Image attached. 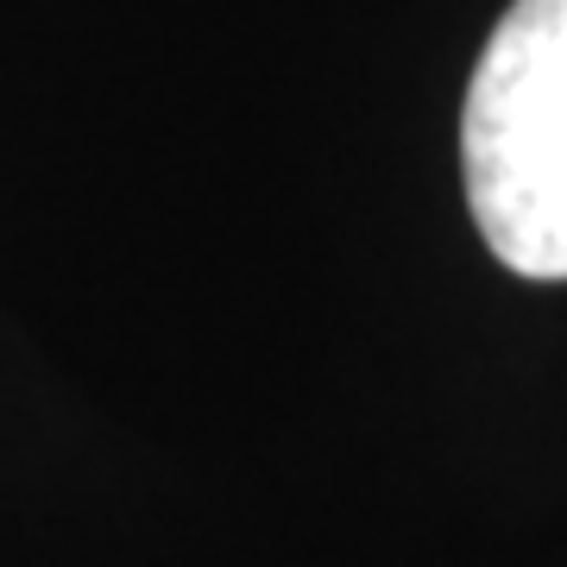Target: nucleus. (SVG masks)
<instances>
[{
    "label": "nucleus",
    "mask_w": 567,
    "mask_h": 567,
    "mask_svg": "<svg viewBox=\"0 0 567 567\" xmlns=\"http://www.w3.org/2000/svg\"><path fill=\"white\" fill-rule=\"evenodd\" d=\"M466 208L486 246L536 284L567 278V0H517L461 114Z\"/></svg>",
    "instance_id": "obj_1"
}]
</instances>
